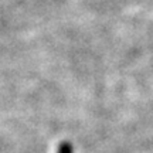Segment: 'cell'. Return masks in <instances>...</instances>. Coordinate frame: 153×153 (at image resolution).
<instances>
[{
  "instance_id": "cell-1",
  "label": "cell",
  "mask_w": 153,
  "mask_h": 153,
  "mask_svg": "<svg viewBox=\"0 0 153 153\" xmlns=\"http://www.w3.org/2000/svg\"><path fill=\"white\" fill-rule=\"evenodd\" d=\"M57 153H72V145L70 142H62L58 146Z\"/></svg>"
}]
</instances>
